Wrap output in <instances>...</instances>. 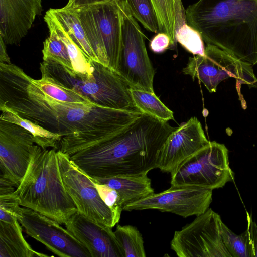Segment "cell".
<instances>
[{"instance_id":"cell-5","label":"cell","mask_w":257,"mask_h":257,"mask_svg":"<svg viewBox=\"0 0 257 257\" xmlns=\"http://www.w3.org/2000/svg\"><path fill=\"white\" fill-rule=\"evenodd\" d=\"M91 76L79 74L61 64L43 61L40 63L41 79L73 90L99 106L123 110H138L134 104L130 87L115 71L92 61Z\"/></svg>"},{"instance_id":"cell-7","label":"cell","mask_w":257,"mask_h":257,"mask_svg":"<svg viewBox=\"0 0 257 257\" xmlns=\"http://www.w3.org/2000/svg\"><path fill=\"white\" fill-rule=\"evenodd\" d=\"M183 73L198 79L210 92H215L218 85L223 80L232 77L235 79L239 100L243 109L245 101L241 93V86L257 87V78L252 65L243 61L227 51L213 45L207 44L203 55L189 57Z\"/></svg>"},{"instance_id":"cell-27","label":"cell","mask_w":257,"mask_h":257,"mask_svg":"<svg viewBox=\"0 0 257 257\" xmlns=\"http://www.w3.org/2000/svg\"><path fill=\"white\" fill-rule=\"evenodd\" d=\"M220 230L223 242L232 257H251L247 230L237 235L221 221Z\"/></svg>"},{"instance_id":"cell-32","label":"cell","mask_w":257,"mask_h":257,"mask_svg":"<svg viewBox=\"0 0 257 257\" xmlns=\"http://www.w3.org/2000/svg\"><path fill=\"white\" fill-rule=\"evenodd\" d=\"M150 47L155 53H162L168 48H172L170 38L167 34L159 32L151 41Z\"/></svg>"},{"instance_id":"cell-13","label":"cell","mask_w":257,"mask_h":257,"mask_svg":"<svg viewBox=\"0 0 257 257\" xmlns=\"http://www.w3.org/2000/svg\"><path fill=\"white\" fill-rule=\"evenodd\" d=\"M19 221L27 234L60 257H91L86 247L58 222L28 208H22Z\"/></svg>"},{"instance_id":"cell-9","label":"cell","mask_w":257,"mask_h":257,"mask_svg":"<svg viewBox=\"0 0 257 257\" xmlns=\"http://www.w3.org/2000/svg\"><path fill=\"white\" fill-rule=\"evenodd\" d=\"M171 174L172 186H195L212 190L222 188L234 179L228 150L224 144L215 141H210Z\"/></svg>"},{"instance_id":"cell-17","label":"cell","mask_w":257,"mask_h":257,"mask_svg":"<svg viewBox=\"0 0 257 257\" xmlns=\"http://www.w3.org/2000/svg\"><path fill=\"white\" fill-rule=\"evenodd\" d=\"M42 11V0H0V37L5 44L19 45Z\"/></svg>"},{"instance_id":"cell-6","label":"cell","mask_w":257,"mask_h":257,"mask_svg":"<svg viewBox=\"0 0 257 257\" xmlns=\"http://www.w3.org/2000/svg\"><path fill=\"white\" fill-rule=\"evenodd\" d=\"M119 1L67 9L78 18L99 63L114 71L122 46V17Z\"/></svg>"},{"instance_id":"cell-30","label":"cell","mask_w":257,"mask_h":257,"mask_svg":"<svg viewBox=\"0 0 257 257\" xmlns=\"http://www.w3.org/2000/svg\"><path fill=\"white\" fill-rule=\"evenodd\" d=\"M177 42L194 55H203L204 40L200 34L187 23L182 26L176 34Z\"/></svg>"},{"instance_id":"cell-28","label":"cell","mask_w":257,"mask_h":257,"mask_svg":"<svg viewBox=\"0 0 257 257\" xmlns=\"http://www.w3.org/2000/svg\"><path fill=\"white\" fill-rule=\"evenodd\" d=\"M33 82L46 95L58 101L94 104L79 93L42 79L32 78Z\"/></svg>"},{"instance_id":"cell-22","label":"cell","mask_w":257,"mask_h":257,"mask_svg":"<svg viewBox=\"0 0 257 257\" xmlns=\"http://www.w3.org/2000/svg\"><path fill=\"white\" fill-rule=\"evenodd\" d=\"M135 106L143 114L161 121L174 120L173 112L153 93L130 88Z\"/></svg>"},{"instance_id":"cell-2","label":"cell","mask_w":257,"mask_h":257,"mask_svg":"<svg viewBox=\"0 0 257 257\" xmlns=\"http://www.w3.org/2000/svg\"><path fill=\"white\" fill-rule=\"evenodd\" d=\"M176 128L142 114L112 135L81 133L62 137L58 146L90 178L148 173L156 169L158 152Z\"/></svg>"},{"instance_id":"cell-29","label":"cell","mask_w":257,"mask_h":257,"mask_svg":"<svg viewBox=\"0 0 257 257\" xmlns=\"http://www.w3.org/2000/svg\"><path fill=\"white\" fill-rule=\"evenodd\" d=\"M133 16L144 27L154 32H159L156 15L150 0H125Z\"/></svg>"},{"instance_id":"cell-19","label":"cell","mask_w":257,"mask_h":257,"mask_svg":"<svg viewBox=\"0 0 257 257\" xmlns=\"http://www.w3.org/2000/svg\"><path fill=\"white\" fill-rule=\"evenodd\" d=\"M157 18L159 32L167 34L172 48L176 46V34L187 23L185 10L181 0H150Z\"/></svg>"},{"instance_id":"cell-21","label":"cell","mask_w":257,"mask_h":257,"mask_svg":"<svg viewBox=\"0 0 257 257\" xmlns=\"http://www.w3.org/2000/svg\"><path fill=\"white\" fill-rule=\"evenodd\" d=\"M47 11L88 59L99 63L89 44L78 18L74 13L63 7L59 9L51 8Z\"/></svg>"},{"instance_id":"cell-31","label":"cell","mask_w":257,"mask_h":257,"mask_svg":"<svg viewBox=\"0 0 257 257\" xmlns=\"http://www.w3.org/2000/svg\"><path fill=\"white\" fill-rule=\"evenodd\" d=\"M93 182L101 199L111 209L116 219L119 222L121 213L123 210V206L118 193L115 189L106 185Z\"/></svg>"},{"instance_id":"cell-1","label":"cell","mask_w":257,"mask_h":257,"mask_svg":"<svg viewBox=\"0 0 257 257\" xmlns=\"http://www.w3.org/2000/svg\"><path fill=\"white\" fill-rule=\"evenodd\" d=\"M4 109L62 137L116 133L143 114L139 110L57 100L44 93L20 67L0 63V111Z\"/></svg>"},{"instance_id":"cell-20","label":"cell","mask_w":257,"mask_h":257,"mask_svg":"<svg viewBox=\"0 0 257 257\" xmlns=\"http://www.w3.org/2000/svg\"><path fill=\"white\" fill-rule=\"evenodd\" d=\"M48 256L34 250L24 238L18 220L0 221V257Z\"/></svg>"},{"instance_id":"cell-35","label":"cell","mask_w":257,"mask_h":257,"mask_svg":"<svg viewBox=\"0 0 257 257\" xmlns=\"http://www.w3.org/2000/svg\"><path fill=\"white\" fill-rule=\"evenodd\" d=\"M15 186L7 179L0 176V195L13 193Z\"/></svg>"},{"instance_id":"cell-14","label":"cell","mask_w":257,"mask_h":257,"mask_svg":"<svg viewBox=\"0 0 257 257\" xmlns=\"http://www.w3.org/2000/svg\"><path fill=\"white\" fill-rule=\"evenodd\" d=\"M36 145L29 131L0 119V176L17 187L27 170Z\"/></svg>"},{"instance_id":"cell-36","label":"cell","mask_w":257,"mask_h":257,"mask_svg":"<svg viewBox=\"0 0 257 257\" xmlns=\"http://www.w3.org/2000/svg\"><path fill=\"white\" fill-rule=\"evenodd\" d=\"M6 45L3 38L0 37V63L11 64L6 51Z\"/></svg>"},{"instance_id":"cell-15","label":"cell","mask_w":257,"mask_h":257,"mask_svg":"<svg viewBox=\"0 0 257 257\" xmlns=\"http://www.w3.org/2000/svg\"><path fill=\"white\" fill-rule=\"evenodd\" d=\"M209 142L200 122L196 117H192L169 136L158 152L157 168L171 173Z\"/></svg>"},{"instance_id":"cell-25","label":"cell","mask_w":257,"mask_h":257,"mask_svg":"<svg viewBox=\"0 0 257 257\" xmlns=\"http://www.w3.org/2000/svg\"><path fill=\"white\" fill-rule=\"evenodd\" d=\"M46 23L49 29V36L43 42L42 51L43 61L54 62L74 71L66 44L59 37L52 25L48 22Z\"/></svg>"},{"instance_id":"cell-11","label":"cell","mask_w":257,"mask_h":257,"mask_svg":"<svg viewBox=\"0 0 257 257\" xmlns=\"http://www.w3.org/2000/svg\"><path fill=\"white\" fill-rule=\"evenodd\" d=\"M57 153L62 182L77 211L94 222L113 228L118 222L101 199L94 182L60 150Z\"/></svg>"},{"instance_id":"cell-8","label":"cell","mask_w":257,"mask_h":257,"mask_svg":"<svg viewBox=\"0 0 257 257\" xmlns=\"http://www.w3.org/2000/svg\"><path fill=\"white\" fill-rule=\"evenodd\" d=\"M122 46L115 72L130 87L154 93L155 70L148 56L145 36L125 0H119Z\"/></svg>"},{"instance_id":"cell-12","label":"cell","mask_w":257,"mask_h":257,"mask_svg":"<svg viewBox=\"0 0 257 257\" xmlns=\"http://www.w3.org/2000/svg\"><path fill=\"white\" fill-rule=\"evenodd\" d=\"M212 190L195 186H172L166 190L126 204L123 210H158L186 218L201 214L212 201Z\"/></svg>"},{"instance_id":"cell-24","label":"cell","mask_w":257,"mask_h":257,"mask_svg":"<svg viewBox=\"0 0 257 257\" xmlns=\"http://www.w3.org/2000/svg\"><path fill=\"white\" fill-rule=\"evenodd\" d=\"M45 22L50 23L59 37L66 44L75 72L91 76L93 71L92 60L88 59L73 41L60 25L55 21L47 11L44 17Z\"/></svg>"},{"instance_id":"cell-16","label":"cell","mask_w":257,"mask_h":257,"mask_svg":"<svg viewBox=\"0 0 257 257\" xmlns=\"http://www.w3.org/2000/svg\"><path fill=\"white\" fill-rule=\"evenodd\" d=\"M91 257H124L111 227L94 222L77 211L65 223Z\"/></svg>"},{"instance_id":"cell-34","label":"cell","mask_w":257,"mask_h":257,"mask_svg":"<svg viewBox=\"0 0 257 257\" xmlns=\"http://www.w3.org/2000/svg\"><path fill=\"white\" fill-rule=\"evenodd\" d=\"M116 1L118 0H69L68 3L63 8L66 9H71L100 3Z\"/></svg>"},{"instance_id":"cell-23","label":"cell","mask_w":257,"mask_h":257,"mask_svg":"<svg viewBox=\"0 0 257 257\" xmlns=\"http://www.w3.org/2000/svg\"><path fill=\"white\" fill-rule=\"evenodd\" d=\"M1 111V120L17 124L29 131L33 135L37 145L43 148L58 149L59 142L62 138L61 135L50 132L9 110L4 109Z\"/></svg>"},{"instance_id":"cell-26","label":"cell","mask_w":257,"mask_h":257,"mask_svg":"<svg viewBox=\"0 0 257 257\" xmlns=\"http://www.w3.org/2000/svg\"><path fill=\"white\" fill-rule=\"evenodd\" d=\"M114 232L124 257L146 256L143 238L136 227L117 225Z\"/></svg>"},{"instance_id":"cell-4","label":"cell","mask_w":257,"mask_h":257,"mask_svg":"<svg viewBox=\"0 0 257 257\" xmlns=\"http://www.w3.org/2000/svg\"><path fill=\"white\" fill-rule=\"evenodd\" d=\"M57 152L55 148L36 144L27 170L12 194L20 206L65 224L77 209L62 182Z\"/></svg>"},{"instance_id":"cell-10","label":"cell","mask_w":257,"mask_h":257,"mask_svg":"<svg viewBox=\"0 0 257 257\" xmlns=\"http://www.w3.org/2000/svg\"><path fill=\"white\" fill-rule=\"evenodd\" d=\"M221 221L218 214L208 208L174 232L171 248L179 257H232L222 239Z\"/></svg>"},{"instance_id":"cell-18","label":"cell","mask_w":257,"mask_h":257,"mask_svg":"<svg viewBox=\"0 0 257 257\" xmlns=\"http://www.w3.org/2000/svg\"><path fill=\"white\" fill-rule=\"evenodd\" d=\"M91 179L96 183L106 185L115 189L120 196L123 207L127 204L155 193L148 173Z\"/></svg>"},{"instance_id":"cell-33","label":"cell","mask_w":257,"mask_h":257,"mask_svg":"<svg viewBox=\"0 0 257 257\" xmlns=\"http://www.w3.org/2000/svg\"><path fill=\"white\" fill-rule=\"evenodd\" d=\"M248 240L251 250V257H257V224L253 221L251 216L246 212Z\"/></svg>"},{"instance_id":"cell-3","label":"cell","mask_w":257,"mask_h":257,"mask_svg":"<svg viewBox=\"0 0 257 257\" xmlns=\"http://www.w3.org/2000/svg\"><path fill=\"white\" fill-rule=\"evenodd\" d=\"M185 13L207 44L257 63V0H198Z\"/></svg>"}]
</instances>
